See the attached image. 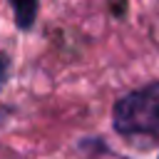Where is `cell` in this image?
<instances>
[{"mask_svg": "<svg viewBox=\"0 0 159 159\" xmlns=\"http://www.w3.org/2000/svg\"><path fill=\"white\" fill-rule=\"evenodd\" d=\"M114 127L122 134L159 137V84L127 94L114 107Z\"/></svg>", "mask_w": 159, "mask_h": 159, "instance_id": "1", "label": "cell"}, {"mask_svg": "<svg viewBox=\"0 0 159 159\" xmlns=\"http://www.w3.org/2000/svg\"><path fill=\"white\" fill-rule=\"evenodd\" d=\"M10 2H12V10H15V22H17V27L30 30L32 22H35L37 2H40V0H10Z\"/></svg>", "mask_w": 159, "mask_h": 159, "instance_id": "2", "label": "cell"}, {"mask_svg": "<svg viewBox=\"0 0 159 159\" xmlns=\"http://www.w3.org/2000/svg\"><path fill=\"white\" fill-rule=\"evenodd\" d=\"M2 77H5V60L0 57V80H2Z\"/></svg>", "mask_w": 159, "mask_h": 159, "instance_id": "3", "label": "cell"}]
</instances>
